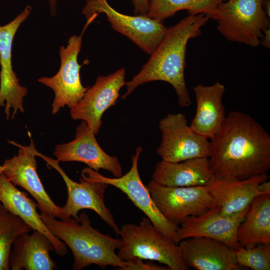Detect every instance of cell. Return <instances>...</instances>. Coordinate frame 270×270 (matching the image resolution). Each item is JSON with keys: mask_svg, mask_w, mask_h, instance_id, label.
<instances>
[{"mask_svg": "<svg viewBox=\"0 0 270 270\" xmlns=\"http://www.w3.org/2000/svg\"><path fill=\"white\" fill-rule=\"evenodd\" d=\"M147 187L160 212L177 226L188 216L200 215L216 206L206 186H168L152 180Z\"/></svg>", "mask_w": 270, "mask_h": 270, "instance_id": "obj_9", "label": "cell"}, {"mask_svg": "<svg viewBox=\"0 0 270 270\" xmlns=\"http://www.w3.org/2000/svg\"><path fill=\"white\" fill-rule=\"evenodd\" d=\"M262 8L268 18L270 16V0H264L262 2Z\"/></svg>", "mask_w": 270, "mask_h": 270, "instance_id": "obj_31", "label": "cell"}, {"mask_svg": "<svg viewBox=\"0 0 270 270\" xmlns=\"http://www.w3.org/2000/svg\"><path fill=\"white\" fill-rule=\"evenodd\" d=\"M260 44L264 46L270 48V28L265 30L263 32L262 36L260 40Z\"/></svg>", "mask_w": 270, "mask_h": 270, "instance_id": "obj_29", "label": "cell"}, {"mask_svg": "<svg viewBox=\"0 0 270 270\" xmlns=\"http://www.w3.org/2000/svg\"><path fill=\"white\" fill-rule=\"evenodd\" d=\"M32 12L30 6L8 24L0 26V109L4 107L7 120L14 119L18 111L23 112V99L28 89L22 86L12 65V46L14 36L21 24Z\"/></svg>", "mask_w": 270, "mask_h": 270, "instance_id": "obj_12", "label": "cell"}, {"mask_svg": "<svg viewBox=\"0 0 270 270\" xmlns=\"http://www.w3.org/2000/svg\"><path fill=\"white\" fill-rule=\"evenodd\" d=\"M11 250L8 263L12 270H52L56 269L50 252L54 246L43 233L34 230L20 234Z\"/></svg>", "mask_w": 270, "mask_h": 270, "instance_id": "obj_21", "label": "cell"}, {"mask_svg": "<svg viewBox=\"0 0 270 270\" xmlns=\"http://www.w3.org/2000/svg\"><path fill=\"white\" fill-rule=\"evenodd\" d=\"M234 253L240 266L254 270H270V244L260 243L250 248L240 246Z\"/></svg>", "mask_w": 270, "mask_h": 270, "instance_id": "obj_26", "label": "cell"}, {"mask_svg": "<svg viewBox=\"0 0 270 270\" xmlns=\"http://www.w3.org/2000/svg\"><path fill=\"white\" fill-rule=\"evenodd\" d=\"M125 69L122 68L108 76H98L77 104L70 109L72 118L84 121L97 135L104 113L116 105L120 90L125 85Z\"/></svg>", "mask_w": 270, "mask_h": 270, "instance_id": "obj_14", "label": "cell"}, {"mask_svg": "<svg viewBox=\"0 0 270 270\" xmlns=\"http://www.w3.org/2000/svg\"><path fill=\"white\" fill-rule=\"evenodd\" d=\"M213 174L208 158H199L172 162H158L152 174V180L168 186H205Z\"/></svg>", "mask_w": 270, "mask_h": 270, "instance_id": "obj_22", "label": "cell"}, {"mask_svg": "<svg viewBox=\"0 0 270 270\" xmlns=\"http://www.w3.org/2000/svg\"><path fill=\"white\" fill-rule=\"evenodd\" d=\"M48 4L50 12L52 16H55L57 12L58 0H46Z\"/></svg>", "mask_w": 270, "mask_h": 270, "instance_id": "obj_30", "label": "cell"}, {"mask_svg": "<svg viewBox=\"0 0 270 270\" xmlns=\"http://www.w3.org/2000/svg\"><path fill=\"white\" fill-rule=\"evenodd\" d=\"M150 0H132L134 13L136 14L146 15L148 8Z\"/></svg>", "mask_w": 270, "mask_h": 270, "instance_id": "obj_28", "label": "cell"}, {"mask_svg": "<svg viewBox=\"0 0 270 270\" xmlns=\"http://www.w3.org/2000/svg\"><path fill=\"white\" fill-rule=\"evenodd\" d=\"M118 235L122 245L117 254L123 261L136 258L156 261L170 270L189 269L182 258L178 244L157 229L147 217H143L138 225L123 224Z\"/></svg>", "mask_w": 270, "mask_h": 270, "instance_id": "obj_4", "label": "cell"}, {"mask_svg": "<svg viewBox=\"0 0 270 270\" xmlns=\"http://www.w3.org/2000/svg\"><path fill=\"white\" fill-rule=\"evenodd\" d=\"M226 0H150L146 16L162 22L182 10L189 14H203L214 19L218 6Z\"/></svg>", "mask_w": 270, "mask_h": 270, "instance_id": "obj_24", "label": "cell"}, {"mask_svg": "<svg viewBox=\"0 0 270 270\" xmlns=\"http://www.w3.org/2000/svg\"></svg>", "mask_w": 270, "mask_h": 270, "instance_id": "obj_33", "label": "cell"}, {"mask_svg": "<svg viewBox=\"0 0 270 270\" xmlns=\"http://www.w3.org/2000/svg\"><path fill=\"white\" fill-rule=\"evenodd\" d=\"M104 14L112 28L125 36L148 54H150L164 36L166 28L160 20L146 15L129 16L120 13L107 0H87L82 10L86 20Z\"/></svg>", "mask_w": 270, "mask_h": 270, "instance_id": "obj_8", "label": "cell"}, {"mask_svg": "<svg viewBox=\"0 0 270 270\" xmlns=\"http://www.w3.org/2000/svg\"><path fill=\"white\" fill-rule=\"evenodd\" d=\"M34 155L42 158L47 165L54 168L63 178L66 184L68 198L65 205L60 207L62 219L73 218H78V212L82 209H89L96 212L106 224L109 225L118 235V227L113 215L106 206L104 198L108 184L106 183L94 182L80 178V182L70 178L60 167L58 162L38 152L36 148Z\"/></svg>", "mask_w": 270, "mask_h": 270, "instance_id": "obj_11", "label": "cell"}, {"mask_svg": "<svg viewBox=\"0 0 270 270\" xmlns=\"http://www.w3.org/2000/svg\"><path fill=\"white\" fill-rule=\"evenodd\" d=\"M40 216L50 231L72 250L74 270H80L92 264L102 268L110 266L120 270L126 266V262L120 260L116 252L122 246V240L94 228L85 212L80 214L78 220L70 218L58 220L42 212Z\"/></svg>", "mask_w": 270, "mask_h": 270, "instance_id": "obj_3", "label": "cell"}, {"mask_svg": "<svg viewBox=\"0 0 270 270\" xmlns=\"http://www.w3.org/2000/svg\"><path fill=\"white\" fill-rule=\"evenodd\" d=\"M31 230L20 218L7 210L0 203V270L10 269L9 256L15 240Z\"/></svg>", "mask_w": 270, "mask_h": 270, "instance_id": "obj_25", "label": "cell"}, {"mask_svg": "<svg viewBox=\"0 0 270 270\" xmlns=\"http://www.w3.org/2000/svg\"><path fill=\"white\" fill-rule=\"evenodd\" d=\"M209 19L203 14H189L168 28L140 72L130 80L126 82V91L122 98L125 99L144 84L160 80L173 86L180 106H190L192 101L184 78L187 44L190 39L202 34L201 28Z\"/></svg>", "mask_w": 270, "mask_h": 270, "instance_id": "obj_2", "label": "cell"}, {"mask_svg": "<svg viewBox=\"0 0 270 270\" xmlns=\"http://www.w3.org/2000/svg\"><path fill=\"white\" fill-rule=\"evenodd\" d=\"M0 203L7 210L20 218L32 230L45 234L52 242L57 254L63 256L67 253L66 244L50 231L37 212L38 204L30 198L26 192L18 189L3 172L0 174Z\"/></svg>", "mask_w": 270, "mask_h": 270, "instance_id": "obj_19", "label": "cell"}, {"mask_svg": "<svg viewBox=\"0 0 270 270\" xmlns=\"http://www.w3.org/2000/svg\"><path fill=\"white\" fill-rule=\"evenodd\" d=\"M28 134L30 144L28 146L9 142L19 149L17 154L4 161L3 173L14 185L24 188L34 198L40 212L62 219L60 207L47 194L37 173L35 146L30 132Z\"/></svg>", "mask_w": 270, "mask_h": 270, "instance_id": "obj_13", "label": "cell"}, {"mask_svg": "<svg viewBox=\"0 0 270 270\" xmlns=\"http://www.w3.org/2000/svg\"><path fill=\"white\" fill-rule=\"evenodd\" d=\"M142 150L140 146L136 148L135 154L132 157L130 168L124 175L114 178L106 177L88 167L82 170L81 178L90 182L106 183L120 190L144 214L157 229L178 244L179 226L170 222L160 212L154 203L147 186L144 184L140 178L138 162Z\"/></svg>", "mask_w": 270, "mask_h": 270, "instance_id": "obj_6", "label": "cell"}, {"mask_svg": "<svg viewBox=\"0 0 270 270\" xmlns=\"http://www.w3.org/2000/svg\"><path fill=\"white\" fill-rule=\"evenodd\" d=\"M158 126L162 142L156 152L162 160L176 162L210 157V141L191 128L184 114H168L160 121Z\"/></svg>", "mask_w": 270, "mask_h": 270, "instance_id": "obj_10", "label": "cell"}, {"mask_svg": "<svg viewBox=\"0 0 270 270\" xmlns=\"http://www.w3.org/2000/svg\"><path fill=\"white\" fill-rule=\"evenodd\" d=\"M236 238L239 244L246 248L260 243L270 244V194L253 199L238 228Z\"/></svg>", "mask_w": 270, "mask_h": 270, "instance_id": "obj_23", "label": "cell"}, {"mask_svg": "<svg viewBox=\"0 0 270 270\" xmlns=\"http://www.w3.org/2000/svg\"><path fill=\"white\" fill-rule=\"evenodd\" d=\"M90 23L86 22L80 35L71 36L66 46L59 50L60 64L57 73L52 76H42L38 82L52 88L54 98L52 105V112L56 114L61 108L74 107L83 98L88 87H84L81 82L80 71L82 66L78 61L84 33Z\"/></svg>", "mask_w": 270, "mask_h": 270, "instance_id": "obj_7", "label": "cell"}, {"mask_svg": "<svg viewBox=\"0 0 270 270\" xmlns=\"http://www.w3.org/2000/svg\"><path fill=\"white\" fill-rule=\"evenodd\" d=\"M264 0H228L218 6L214 20L226 40L256 47L264 31L270 28V18L262 8Z\"/></svg>", "mask_w": 270, "mask_h": 270, "instance_id": "obj_5", "label": "cell"}, {"mask_svg": "<svg viewBox=\"0 0 270 270\" xmlns=\"http://www.w3.org/2000/svg\"><path fill=\"white\" fill-rule=\"evenodd\" d=\"M3 172V168L2 166L0 165V174Z\"/></svg>", "mask_w": 270, "mask_h": 270, "instance_id": "obj_32", "label": "cell"}, {"mask_svg": "<svg viewBox=\"0 0 270 270\" xmlns=\"http://www.w3.org/2000/svg\"><path fill=\"white\" fill-rule=\"evenodd\" d=\"M182 258L196 270H236L234 250L217 240L202 236L184 238L178 244Z\"/></svg>", "mask_w": 270, "mask_h": 270, "instance_id": "obj_18", "label": "cell"}, {"mask_svg": "<svg viewBox=\"0 0 270 270\" xmlns=\"http://www.w3.org/2000/svg\"><path fill=\"white\" fill-rule=\"evenodd\" d=\"M210 143V166L218 178L242 180L270 170V134L248 114L230 112Z\"/></svg>", "mask_w": 270, "mask_h": 270, "instance_id": "obj_1", "label": "cell"}, {"mask_svg": "<svg viewBox=\"0 0 270 270\" xmlns=\"http://www.w3.org/2000/svg\"><path fill=\"white\" fill-rule=\"evenodd\" d=\"M95 134L87 124L82 120L77 126L74 138L56 146L54 154L60 162H78L98 172L100 169L112 173L115 177L122 175V168L118 158L107 154L100 146Z\"/></svg>", "mask_w": 270, "mask_h": 270, "instance_id": "obj_16", "label": "cell"}, {"mask_svg": "<svg viewBox=\"0 0 270 270\" xmlns=\"http://www.w3.org/2000/svg\"><path fill=\"white\" fill-rule=\"evenodd\" d=\"M170 270L166 266L154 264L152 261L144 262L142 260L134 258L126 261L123 270Z\"/></svg>", "mask_w": 270, "mask_h": 270, "instance_id": "obj_27", "label": "cell"}, {"mask_svg": "<svg viewBox=\"0 0 270 270\" xmlns=\"http://www.w3.org/2000/svg\"><path fill=\"white\" fill-rule=\"evenodd\" d=\"M268 178V173L242 180L219 178L213 175L205 186L216 206L220 208V214L228 216L244 210L257 196L270 194Z\"/></svg>", "mask_w": 270, "mask_h": 270, "instance_id": "obj_15", "label": "cell"}, {"mask_svg": "<svg viewBox=\"0 0 270 270\" xmlns=\"http://www.w3.org/2000/svg\"><path fill=\"white\" fill-rule=\"evenodd\" d=\"M194 91L196 108L190 126L198 134L210 140L218 132L226 117L222 102L225 87L217 81L211 86L198 84Z\"/></svg>", "mask_w": 270, "mask_h": 270, "instance_id": "obj_20", "label": "cell"}, {"mask_svg": "<svg viewBox=\"0 0 270 270\" xmlns=\"http://www.w3.org/2000/svg\"><path fill=\"white\" fill-rule=\"evenodd\" d=\"M249 208L238 213L224 216L220 213V208L216 206L200 215L188 216L178 227V242L190 237L202 236L220 241L236 250L241 246L236 240V230Z\"/></svg>", "mask_w": 270, "mask_h": 270, "instance_id": "obj_17", "label": "cell"}]
</instances>
